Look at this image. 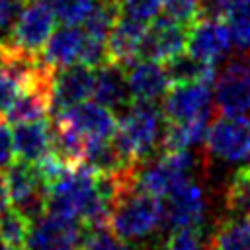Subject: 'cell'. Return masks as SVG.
Wrapping results in <instances>:
<instances>
[{"label": "cell", "mask_w": 250, "mask_h": 250, "mask_svg": "<svg viewBox=\"0 0 250 250\" xmlns=\"http://www.w3.org/2000/svg\"><path fill=\"white\" fill-rule=\"evenodd\" d=\"M162 113L166 121H189L213 117V92L209 82L172 84L164 94Z\"/></svg>", "instance_id": "ba28073f"}, {"label": "cell", "mask_w": 250, "mask_h": 250, "mask_svg": "<svg viewBox=\"0 0 250 250\" xmlns=\"http://www.w3.org/2000/svg\"><path fill=\"white\" fill-rule=\"evenodd\" d=\"M207 213L205 191L193 178L180 184L166 195L164 203V227L176 229L186 225H203Z\"/></svg>", "instance_id": "8fae6325"}, {"label": "cell", "mask_w": 250, "mask_h": 250, "mask_svg": "<svg viewBox=\"0 0 250 250\" xmlns=\"http://www.w3.org/2000/svg\"><path fill=\"white\" fill-rule=\"evenodd\" d=\"M23 4L25 0H0V31H6L14 25Z\"/></svg>", "instance_id": "4dcf8cb0"}, {"label": "cell", "mask_w": 250, "mask_h": 250, "mask_svg": "<svg viewBox=\"0 0 250 250\" xmlns=\"http://www.w3.org/2000/svg\"><path fill=\"white\" fill-rule=\"evenodd\" d=\"M162 16L191 27L199 20L197 0H162Z\"/></svg>", "instance_id": "83f0119b"}, {"label": "cell", "mask_w": 250, "mask_h": 250, "mask_svg": "<svg viewBox=\"0 0 250 250\" xmlns=\"http://www.w3.org/2000/svg\"><path fill=\"white\" fill-rule=\"evenodd\" d=\"M148 23L119 16L111 33L107 35V59L109 62H117L121 66H129L139 61V47Z\"/></svg>", "instance_id": "e0dca14e"}, {"label": "cell", "mask_w": 250, "mask_h": 250, "mask_svg": "<svg viewBox=\"0 0 250 250\" xmlns=\"http://www.w3.org/2000/svg\"><path fill=\"white\" fill-rule=\"evenodd\" d=\"M31 229V221L14 207H8L0 215V236L10 246H23Z\"/></svg>", "instance_id": "d4e9b609"}, {"label": "cell", "mask_w": 250, "mask_h": 250, "mask_svg": "<svg viewBox=\"0 0 250 250\" xmlns=\"http://www.w3.org/2000/svg\"><path fill=\"white\" fill-rule=\"evenodd\" d=\"M164 113L156 102H133L119 117L113 143L121 156L139 164L160 152L164 135Z\"/></svg>", "instance_id": "6da1fadb"}, {"label": "cell", "mask_w": 250, "mask_h": 250, "mask_svg": "<svg viewBox=\"0 0 250 250\" xmlns=\"http://www.w3.org/2000/svg\"><path fill=\"white\" fill-rule=\"evenodd\" d=\"M94 80H96V68L82 62L57 68L51 113L59 115L68 107L86 102L94 94Z\"/></svg>", "instance_id": "30bf717a"}, {"label": "cell", "mask_w": 250, "mask_h": 250, "mask_svg": "<svg viewBox=\"0 0 250 250\" xmlns=\"http://www.w3.org/2000/svg\"><path fill=\"white\" fill-rule=\"evenodd\" d=\"M10 207V191H8V182L6 174L0 172V215Z\"/></svg>", "instance_id": "1f68e13d"}, {"label": "cell", "mask_w": 250, "mask_h": 250, "mask_svg": "<svg viewBox=\"0 0 250 250\" xmlns=\"http://www.w3.org/2000/svg\"><path fill=\"white\" fill-rule=\"evenodd\" d=\"M55 21L57 16L47 0H25L6 39L20 49L41 53L47 39L55 31Z\"/></svg>", "instance_id": "52a82bcc"}, {"label": "cell", "mask_w": 250, "mask_h": 250, "mask_svg": "<svg viewBox=\"0 0 250 250\" xmlns=\"http://www.w3.org/2000/svg\"><path fill=\"white\" fill-rule=\"evenodd\" d=\"M213 117H197L189 121H166L162 135L160 150H178V148H193L205 143L207 129Z\"/></svg>", "instance_id": "d6986e66"}, {"label": "cell", "mask_w": 250, "mask_h": 250, "mask_svg": "<svg viewBox=\"0 0 250 250\" xmlns=\"http://www.w3.org/2000/svg\"><path fill=\"white\" fill-rule=\"evenodd\" d=\"M230 45V29L225 20H197L189 27L186 49L193 57L217 64L229 55Z\"/></svg>", "instance_id": "7c38bea8"}, {"label": "cell", "mask_w": 250, "mask_h": 250, "mask_svg": "<svg viewBox=\"0 0 250 250\" xmlns=\"http://www.w3.org/2000/svg\"><path fill=\"white\" fill-rule=\"evenodd\" d=\"M164 227L162 197L137 188L121 193L109 215V229L123 242H141Z\"/></svg>", "instance_id": "7a4b0ae2"}, {"label": "cell", "mask_w": 250, "mask_h": 250, "mask_svg": "<svg viewBox=\"0 0 250 250\" xmlns=\"http://www.w3.org/2000/svg\"><path fill=\"white\" fill-rule=\"evenodd\" d=\"M209 246L211 242H207L203 225H186L172 229L162 244V250H209Z\"/></svg>", "instance_id": "cb8c5ba5"}, {"label": "cell", "mask_w": 250, "mask_h": 250, "mask_svg": "<svg viewBox=\"0 0 250 250\" xmlns=\"http://www.w3.org/2000/svg\"><path fill=\"white\" fill-rule=\"evenodd\" d=\"M74 127L86 139H111L117 131L119 119L115 117L113 109L105 107L100 102H80L66 111L55 115Z\"/></svg>", "instance_id": "4fadbf2b"}, {"label": "cell", "mask_w": 250, "mask_h": 250, "mask_svg": "<svg viewBox=\"0 0 250 250\" xmlns=\"http://www.w3.org/2000/svg\"><path fill=\"white\" fill-rule=\"evenodd\" d=\"M225 209L236 217L250 219V180L242 178L238 172L232 176L225 191Z\"/></svg>", "instance_id": "484cf974"}, {"label": "cell", "mask_w": 250, "mask_h": 250, "mask_svg": "<svg viewBox=\"0 0 250 250\" xmlns=\"http://www.w3.org/2000/svg\"><path fill=\"white\" fill-rule=\"evenodd\" d=\"M2 250H25V248H21V246H10L8 244V248H2Z\"/></svg>", "instance_id": "e575fe53"}, {"label": "cell", "mask_w": 250, "mask_h": 250, "mask_svg": "<svg viewBox=\"0 0 250 250\" xmlns=\"http://www.w3.org/2000/svg\"><path fill=\"white\" fill-rule=\"evenodd\" d=\"M225 20L230 29L232 45L240 51H250V0H234Z\"/></svg>", "instance_id": "603a6c76"}, {"label": "cell", "mask_w": 250, "mask_h": 250, "mask_svg": "<svg viewBox=\"0 0 250 250\" xmlns=\"http://www.w3.org/2000/svg\"><path fill=\"white\" fill-rule=\"evenodd\" d=\"M21 92V84L0 68V113H6Z\"/></svg>", "instance_id": "f546056e"}, {"label": "cell", "mask_w": 250, "mask_h": 250, "mask_svg": "<svg viewBox=\"0 0 250 250\" xmlns=\"http://www.w3.org/2000/svg\"><path fill=\"white\" fill-rule=\"evenodd\" d=\"M188 33L189 27L182 25L166 16H156L141 41L139 47V59L166 62L168 59L180 55L188 47Z\"/></svg>", "instance_id": "9c48e42d"}, {"label": "cell", "mask_w": 250, "mask_h": 250, "mask_svg": "<svg viewBox=\"0 0 250 250\" xmlns=\"http://www.w3.org/2000/svg\"><path fill=\"white\" fill-rule=\"evenodd\" d=\"M170 84H182V82H213L215 80V64L205 62L191 53H180L166 62H162Z\"/></svg>", "instance_id": "44dd1931"}, {"label": "cell", "mask_w": 250, "mask_h": 250, "mask_svg": "<svg viewBox=\"0 0 250 250\" xmlns=\"http://www.w3.org/2000/svg\"><path fill=\"white\" fill-rule=\"evenodd\" d=\"M47 4L51 6L59 21L66 25H78L88 18L94 0H47Z\"/></svg>", "instance_id": "4316f807"}, {"label": "cell", "mask_w": 250, "mask_h": 250, "mask_svg": "<svg viewBox=\"0 0 250 250\" xmlns=\"http://www.w3.org/2000/svg\"><path fill=\"white\" fill-rule=\"evenodd\" d=\"M92 96L96 98V102L113 111H125L133 104L125 66L117 62H104L102 66H98Z\"/></svg>", "instance_id": "2e32d148"}, {"label": "cell", "mask_w": 250, "mask_h": 250, "mask_svg": "<svg viewBox=\"0 0 250 250\" xmlns=\"http://www.w3.org/2000/svg\"><path fill=\"white\" fill-rule=\"evenodd\" d=\"M6 182L10 191V203L23 213L31 223L45 213L47 186L35 164L18 160L6 168Z\"/></svg>", "instance_id": "5b68a950"}, {"label": "cell", "mask_w": 250, "mask_h": 250, "mask_svg": "<svg viewBox=\"0 0 250 250\" xmlns=\"http://www.w3.org/2000/svg\"><path fill=\"white\" fill-rule=\"evenodd\" d=\"M14 162V133L10 129V119L0 113V170Z\"/></svg>", "instance_id": "f1b7e54d"}, {"label": "cell", "mask_w": 250, "mask_h": 250, "mask_svg": "<svg viewBox=\"0 0 250 250\" xmlns=\"http://www.w3.org/2000/svg\"><path fill=\"white\" fill-rule=\"evenodd\" d=\"M242 178H246V180H250V164H246V166H242L240 170H236Z\"/></svg>", "instance_id": "d6a6232c"}, {"label": "cell", "mask_w": 250, "mask_h": 250, "mask_svg": "<svg viewBox=\"0 0 250 250\" xmlns=\"http://www.w3.org/2000/svg\"><path fill=\"white\" fill-rule=\"evenodd\" d=\"M125 70L133 102H156L170 88V78L162 62L139 59Z\"/></svg>", "instance_id": "5bb4252c"}, {"label": "cell", "mask_w": 250, "mask_h": 250, "mask_svg": "<svg viewBox=\"0 0 250 250\" xmlns=\"http://www.w3.org/2000/svg\"><path fill=\"white\" fill-rule=\"evenodd\" d=\"M213 250H250V219L230 215L221 219L211 238Z\"/></svg>", "instance_id": "7402d4cb"}, {"label": "cell", "mask_w": 250, "mask_h": 250, "mask_svg": "<svg viewBox=\"0 0 250 250\" xmlns=\"http://www.w3.org/2000/svg\"><path fill=\"white\" fill-rule=\"evenodd\" d=\"M115 250H133V248H129V246H127V244H125V242L121 240V244H119V246H117Z\"/></svg>", "instance_id": "836d02e7"}, {"label": "cell", "mask_w": 250, "mask_h": 250, "mask_svg": "<svg viewBox=\"0 0 250 250\" xmlns=\"http://www.w3.org/2000/svg\"><path fill=\"white\" fill-rule=\"evenodd\" d=\"M84 39H86L84 29H80L76 25L62 23V27H59L51 33V37L47 39L41 55L55 68H62V66L80 62V53H82V47H84Z\"/></svg>", "instance_id": "ac0fdd59"}, {"label": "cell", "mask_w": 250, "mask_h": 250, "mask_svg": "<svg viewBox=\"0 0 250 250\" xmlns=\"http://www.w3.org/2000/svg\"><path fill=\"white\" fill-rule=\"evenodd\" d=\"M14 154L18 160L37 164L45 154L51 152L53 121L47 117L21 121L14 127Z\"/></svg>", "instance_id": "9a60e30c"}, {"label": "cell", "mask_w": 250, "mask_h": 250, "mask_svg": "<svg viewBox=\"0 0 250 250\" xmlns=\"http://www.w3.org/2000/svg\"><path fill=\"white\" fill-rule=\"evenodd\" d=\"M86 137L80 135L74 127L64 123L62 119H53V139H51V152L61 158L68 168L78 166L84 162L86 150Z\"/></svg>", "instance_id": "ffe728a7"}, {"label": "cell", "mask_w": 250, "mask_h": 250, "mask_svg": "<svg viewBox=\"0 0 250 250\" xmlns=\"http://www.w3.org/2000/svg\"><path fill=\"white\" fill-rule=\"evenodd\" d=\"M215 105L219 113L250 119V51L227 61L215 80Z\"/></svg>", "instance_id": "3957f363"}, {"label": "cell", "mask_w": 250, "mask_h": 250, "mask_svg": "<svg viewBox=\"0 0 250 250\" xmlns=\"http://www.w3.org/2000/svg\"><path fill=\"white\" fill-rule=\"evenodd\" d=\"M88 227L74 217L43 213L31 223L27 250H78Z\"/></svg>", "instance_id": "8992f818"}, {"label": "cell", "mask_w": 250, "mask_h": 250, "mask_svg": "<svg viewBox=\"0 0 250 250\" xmlns=\"http://www.w3.org/2000/svg\"><path fill=\"white\" fill-rule=\"evenodd\" d=\"M205 152L223 162H242L250 156V119L219 113L213 117L207 137Z\"/></svg>", "instance_id": "277c9868"}, {"label": "cell", "mask_w": 250, "mask_h": 250, "mask_svg": "<svg viewBox=\"0 0 250 250\" xmlns=\"http://www.w3.org/2000/svg\"><path fill=\"white\" fill-rule=\"evenodd\" d=\"M2 242H4V240H2V236H0V250H2Z\"/></svg>", "instance_id": "d590c367"}]
</instances>
